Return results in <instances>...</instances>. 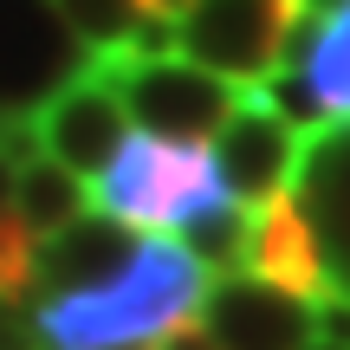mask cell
Instances as JSON below:
<instances>
[{
  "label": "cell",
  "instance_id": "obj_4",
  "mask_svg": "<svg viewBox=\"0 0 350 350\" xmlns=\"http://www.w3.org/2000/svg\"><path fill=\"white\" fill-rule=\"evenodd\" d=\"M299 13H318V0H188L175 13V46L182 59L221 72L227 85H260L286 65Z\"/></svg>",
  "mask_w": 350,
  "mask_h": 350
},
{
  "label": "cell",
  "instance_id": "obj_7",
  "mask_svg": "<svg viewBox=\"0 0 350 350\" xmlns=\"http://www.w3.org/2000/svg\"><path fill=\"white\" fill-rule=\"evenodd\" d=\"M214 350H305L312 344V299L273 286L260 273H214L195 305Z\"/></svg>",
  "mask_w": 350,
  "mask_h": 350
},
{
  "label": "cell",
  "instance_id": "obj_11",
  "mask_svg": "<svg viewBox=\"0 0 350 350\" xmlns=\"http://www.w3.org/2000/svg\"><path fill=\"white\" fill-rule=\"evenodd\" d=\"M7 214L20 221V234L39 247V240H52L59 227H72L78 214H91V182L39 150L33 163H20V175H13V208Z\"/></svg>",
  "mask_w": 350,
  "mask_h": 350
},
{
  "label": "cell",
  "instance_id": "obj_2",
  "mask_svg": "<svg viewBox=\"0 0 350 350\" xmlns=\"http://www.w3.org/2000/svg\"><path fill=\"white\" fill-rule=\"evenodd\" d=\"M98 72L111 78L117 104L130 124H143V137L163 143H214V130L234 117V104L247 98V85H227L221 72L195 59H130V52H91Z\"/></svg>",
  "mask_w": 350,
  "mask_h": 350
},
{
  "label": "cell",
  "instance_id": "obj_1",
  "mask_svg": "<svg viewBox=\"0 0 350 350\" xmlns=\"http://www.w3.org/2000/svg\"><path fill=\"white\" fill-rule=\"evenodd\" d=\"M208 292V266L169 234H143L124 273H111L91 292H65L33 312V331L46 350H137L163 331L188 325Z\"/></svg>",
  "mask_w": 350,
  "mask_h": 350
},
{
  "label": "cell",
  "instance_id": "obj_10",
  "mask_svg": "<svg viewBox=\"0 0 350 350\" xmlns=\"http://www.w3.org/2000/svg\"><path fill=\"white\" fill-rule=\"evenodd\" d=\"M247 273L273 279V286L299 292V299H318V292H325V260H318V240H312V227H305V214H299V201H292V195L253 208Z\"/></svg>",
  "mask_w": 350,
  "mask_h": 350
},
{
  "label": "cell",
  "instance_id": "obj_16",
  "mask_svg": "<svg viewBox=\"0 0 350 350\" xmlns=\"http://www.w3.org/2000/svg\"><path fill=\"white\" fill-rule=\"evenodd\" d=\"M124 52H130V59H169V52H182V46H175V13L143 7L137 26H130V39H124Z\"/></svg>",
  "mask_w": 350,
  "mask_h": 350
},
{
  "label": "cell",
  "instance_id": "obj_5",
  "mask_svg": "<svg viewBox=\"0 0 350 350\" xmlns=\"http://www.w3.org/2000/svg\"><path fill=\"white\" fill-rule=\"evenodd\" d=\"M33 124H39V150H46L52 163H65L72 175H85V182H98V175L111 169V156L124 150V137H130V117H124L111 78L98 72L91 52L52 98L33 104Z\"/></svg>",
  "mask_w": 350,
  "mask_h": 350
},
{
  "label": "cell",
  "instance_id": "obj_15",
  "mask_svg": "<svg viewBox=\"0 0 350 350\" xmlns=\"http://www.w3.org/2000/svg\"><path fill=\"white\" fill-rule=\"evenodd\" d=\"M253 91H260V104H266V111H279L292 130H305V137L331 124V117H325V104H318V91H312V78H305L299 65H279V72H266Z\"/></svg>",
  "mask_w": 350,
  "mask_h": 350
},
{
  "label": "cell",
  "instance_id": "obj_8",
  "mask_svg": "<svg viewBox=\"0 0 350 350\" xmlns=\"http://www.w3.org/2000/svg\"><path fill=\"white\" fill-rule=\"evenodd\" d=\"M299 201L305 227L318 240V260H325V286L350 292V117L312 130L299 156V175L286 188Z\"/></svg>",
  "mask_w": 350,
  "mask_h": 350
},
{
  "label": "cell",
  "instance_id": "obj_6",
  "mask_svg": "<svg viewBox=\"0 0 350 350\" xmlns=\"http://www.w3.org/2000/svg\"><path fill=\"white\" fill-rule=\"evenodd\" d=\"M214 156V175H221V195L240 201V208H266L292 188L299 175V156H305V130H292L279 111H266L260 91L247 85V98L234 104L221 130L208 143Z\"/></svg>",
  "mask_w": 350,
  "mask_h": 350
},
{
  "label": "cell",
  "instance_id": "obj_19",
  "mask_svg": "<svg viewBox=\"0 0 350 350\" xmlns=\"http://www.w3.org/2000/svg\"><path fill=\"white\" fill-rule=\"evenodd\" d=\"M150 7H163V13H182V7H188V0H150Z\"/></svg>",
  "mask_w": 350,
  "mask_h": 350
},
{
  "label": "cell",
  "instance_id": "obj_3",
  "mask_svg": "<svg viewBox=\"0 0 350 350\" xmlns=\"http://www.w3.org/2000/svg\"><path fill=\"white\" fill-rule=\"evenodd\" d=\"M104 214L130 227H182L188 214H201L208 201H221V175H214L208 143H163V137H124V150L111 156V169L91 182Z\"/></svg>",
  "mask_w": 350,
  "mask_h": 350
},
{
  "label": "cell",
  "instance_id": "obj_12",
  "mask_svg": "<svg viewBox=\"0 0 350 350\" xmlns=\"http://www.w3.org/2000/svg\"><path fill=\"white\" fill-rule=\"evenodd\" d=\"M182 247L195 253L201 266L214 273H247V253H253V208H240V201H208L201 214H188L182 221Z\"/></svg>",
  "mask_w": 350,
  "mask_h": 350
},
{
  "label": "cell",
  "instance_id": "obj_14",
  "mask_svg": "<svg viewBox=\"0 0 350 350\" xmlns=\"http://www.w3.org/2000/svg\"><path fill=\"white\" fill-rule=\"evenodd\" d=\"M143 7L150 0H52V13L65 20V33L85 52H124V39H130Z\"/></svg>",
  "mask_w": 350,
  "mask_h": 350
},
{
  "label": "cell",
  "instance_id": "obj_17",
  "mask_svg": "<svg viewBox=\"0 0 350 350\" xmlns=\"http://www.w3.org/2000/svg\"><path fill=\"white\" fill-rule=\"evenodd\" d=\"M137 350H214V338L201 325H175V331H163V338H150V344H137Z\"/></svg>",
  "mask_w": 350,
  "mask_h": 350
},
{
  "label": "cell",
  "instance_id": "obj_13",
  "mask_svg": "<svg viewBox=\"0 0 350 350\" xmlns=\"http://www.w3.org/2000/svg\"><path fill=\"white\" fill-rule=\"evenodd\" d=\"M299 72L312 78L325 117H350V0H338V7L318 20L312 46H305V59H299Z\"/></svg>",
  "mask_w": 350,
  "mask_h": 350
},
{
  "label": "cell",
  "instance_id": "obj_9",
  "mask_svg": "<svg viewBox=\"0 0 350 350\" xmlns=\"http://www.w3.org/2000/svg\"><path fill=\"white\" fill-rule=\"evenodd\" d=\"M143 234H130V221H117V214H78L72 227H59L52 240H39L33 247V292H46V299H65V292H91L104 286L111 273H124L130 253H137Z\"/></svg>",
  "mask_w": 350,
  "mask_h": 350
},
{
  "label": "cell",
  "instance_id": "obj_20",
  "mask_svg": "<svg viewBox=\"0 0 350 350\" xmlns=\"http://www.w3.org/2000/svg\"><path fill=\"white\" fill-rule=\"evenodd\" d=\"M305 350H350V344H305Z\"/></svg>",
  "mask_w": 350,
  "mask_h": 350
},
{
  "label": "cell",
  "instance_id": "obj_18",
  "mask_svg": "<svg viewBox=\"0 0 350 350\" xmlns=\"http://www.w3.org/2000/svg\"><path fill=\"white\" fill-rule=\"evenodd\" d=\"M13 175H20V163H13V156L0 150V214L13 208Z\"/></svg>",
  "mask_w": 350,
  "mask_h": 350
}]
</instances>
